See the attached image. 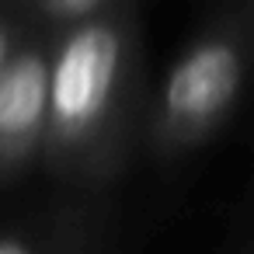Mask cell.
I'll use <instances>...</instances> for the list:
<instances>
[{
	"mask_svg": "<svg viewBox=\"0 0 254 254\" xmlns=\"http://www.w3.org/2000/svg\"><path fill=\"white\" fill-rule=\"evenodd\" d=\"M129 25L91 14L66 25L49 53V105L42 146L53 160L87 157L115 126L129 73Z\"/></svg>",
	"mask_w": 254,
	"mask_h": 254,
	"instance_id": "1",
	"label": "cell"
},
{
	"mask_svg": "<svg viewBox=\"0 0 254 254\" xmlns=\"http://www.w3.org/2000/svg\"><path fill=\"white\" fill-rule=\"evenodd\" d=\"M244 84V46L233 32H212L188 46L164 77L157 129L164 143L185 146L209 136L237 105Z\"/></svg>",
	"mask_w": 254,
	"mask_h": 254,
	"instance_id": "2",
	"label": "cell"
},
{
	"mask_svg": "<svg viewBox=\"0 0 254 254\" xmlns=\"http://www.w3.org/2000/svg\"><path fill=\"white\" fill-rule=\"evenodd\" d=\"M49 49L18 46L0 70V171L25 164L46 136Z\"/></svg>",
	"mask_w": 254,
	"mask_h": 254,
	"instance_id": "3",
	"label": "cell"
},
{
	"mask_svg": "<svg viewBox=\"0 0 254 254\" xmlns=\"http://www.w3.org/2000/svg\"><path fill=\"white\" fill-rule=\"evenodd\" d=\"M28 4L56 25H73V21H84V18L105 11L108 0H28Z\"/></svg>",
	"mask_w": 254,
	"mask_h": 254,
	"instance_id": "4",
	"label": "cell"
},
{
	"mask_svg": "<svg viewBox=\"0 0 254 254\" xmlns=\"http://www.w3.org/2000/svg\"><path fill=\"white\" fill-rule=\"evenodd\" d=\"M14 49H18V32L7 18H0V70H4V63L11 60Z\"/></svg>",
	"mask_w": 254,
	"mask_h": 254,
	"instance_id": "5",
	"label": "cell"
},
{
	"mask_svg": "<svg viewBox=\"0 0 254 254\" xmlns=\"http://www.w3.org/2000/svg\"><path fill=\"white\" fill-rule=\"evenodd\" d=\"M0 254H35V251L18 237H0Z\"/></svg>",
	"mask_w": 254,
	"mask_h": 254,
	"instance_id": "6",
	"label": "cell"
}]
</instances>
